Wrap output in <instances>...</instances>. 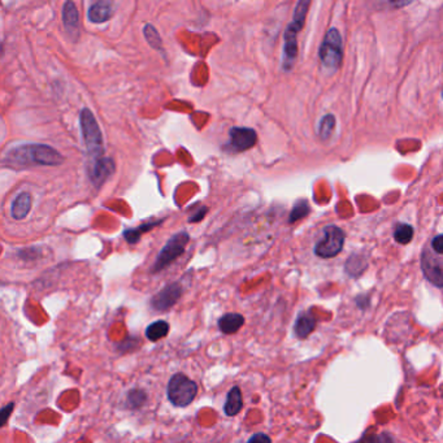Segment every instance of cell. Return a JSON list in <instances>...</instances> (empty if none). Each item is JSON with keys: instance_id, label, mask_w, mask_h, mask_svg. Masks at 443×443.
I'll return each mask as SVG.
<instances>
[{"instance_id": "8", "label": "cell", "mask_w": 443, "mask_h": 443, "mask_svg": "<svg viewBox=\"0 0 443 443\" xmlns=\"http://www.w3.org/2000/svg\"><path fill=\"white\" fill-rule=\"evenodd\" d=\"M421 271L426 280L437 287H443V256L425 249L421 255Z\"/></svg>"}, {"instance_id": "5", "label": "cell", "mask_w": 443, "mask_h": 443, "mask_svg": "<svg viewBox=\"0 0 443 443\" xmlns=\"http://www.w3.org/2000/svg\"><path fill=\"white\" fill-rule=\"evenodd\" d=\"M189 240H190V236L186 231H180L174 234L156 256V260L151 268V273L161 272L164 268L169 267L176 259H178L181 255H183Z\"/></svg>"}, {"instance_id": "27", "label": "cell", "mask_w": 443, "mask_h": 443, "mask_svg": "<svg viewBox=\"0 0 443 443\" xmlns=\"http://www.w3.org/2000/svg\"><path fill=\"white\" fill-rule=\"evenodd\" d=\"M432 250L443 256V234L442 236H437L435 238L432 240Z\"/></svg>"}, {"instance_id": "1", "label": "cell", "mask_w": 443, "mask_h": 443, "mask_svg": "<svg viewBox=\"0 0 443 443\" xmlns=\"http://www.w3.org/2000/svg\"><path fill=\"white\" fill-rule=\"evenodd\" d=\"M6 159L10 160L12 165L26 167V165H50L56 167L63 164L64 158L55 148L47 145H26L13 148Z\"/></svg>"}, {"instance_id": "19", "label": "cell", "mask_w": 443, "mask_h": 443, "mask_svg": "<svg viewBox=\"0 0 443 443\" xmlns=\"http://www.w3.org/2000/svg\"><path fill=\"white\" fill-rule=\"evenodd\" d=\"M169 333V324L167 321H155L151 325H148L146 329V337L151 342L160 341L161 338H164L167 334Z\"/></svg>"}, {"instance_id": "21", "label": "cell", "mask_w": 443, "mask_h": 443, "mask_svg": "<svg viewBox=\"0 0 443 443\" xmlns=\"http://www.w3.org/2000/svg\"><path fill=\"white\" fill-rule=\"evenodd\" d=\"M146 399H147V394H146L143 390L134 389V390H132V391L127 394L126 403H127V407H129V409H139L141 406L145 404Z\"/></svg>"}, {"instance_id": "29", "label": "cell", "mask_w": 443, "mask_h": 443, "mask_svg": "<svg viewBox=\"0 0 443 443\" xmlns=\"http://www.w3.org/2000/svg\"><path fill=\"white\" fill-rule=\"evenodd\" d=\"M442 96H443V91H442Z\"/></svg>"}, {"instance_id": "20", "label": "cell", "mask_w": 443, "mask_h": 443, "mask_svg": "<svg viewBox=\"0 0 443 443\" xmlns=\"http://www.w3.org/2000/svg\"><path fill=\"white\" fill-rule=\"evenodd\" d=\"M143 34H145V38L147 39L148 45H151L154 50L160 51L161 54L164 52L161 37H160L159 32L155 29V26H154L152 23H146V25H145V28H143Z\"/></svg>"}, {"instance_id": "14", "label": "cell", "mask_w": 443, "mask_h": 443, "mask_svg": "<svg viewBox=\"0 0 443 443\" xmlns=\"http://www.w3.org/2000/svg\"><path fill=\"white\" fill-rule=\"evenodd\" d=\"M33 205V198L28 192L19 194L12 202L11 215L14 220H23L29 215Z\"/></svg>"}, {"instance_id": "13", "label": "cell", "mask_w": 443, "mask_h": 443, "mask_svg": "<svg viewBox=\"0 0 443 443\" xmlns=\"http://www.w3.org/2000/svg\"><path fill=\"white\" fill-rule=\"evenodd\" d=\"M63 23L70 34H77L80 29V16L77 6L73 1H65L63 6Z\"/></svg>"}, {"instance_id": "12", "label": "cell", "mask_w": 443, "mask_h": 443, "mask_svg": "<svg viewBox=\"0 0 443 443\" xmlns=\"http://www.w3.org/2000/svg\"><path fill=\"white\" fill-rule=\"evenodd\" d=\"M114 16V4L107 0H99L91 4L87 17L92 23H103Z\"/></svg>"}, {"instance_id": "28", "label": "cell", "mask_w": 443, "mask_h": 443, "mask_svg": "<svg viewBox=\"0 0 443 443\" xmlns=\"http://www.w3.org/2000/svg\"><path fill=\"white\" fill-rule=\"evenodd\" d=\"M13 407H14V404L10 403L8 406H6L4 409H1V425H4L8 420V416L11 415Z\"/></svg>"}, {"instance_id": "11", "label": "cell", "mask_w": 443, "mask_h": 443, "mask_svg": "<svg viewBox=\"0 0 443 443\" xmlns=\"http://www.w3.org/2000/svg\"><path fill=\"white\" fill-rule=\"evenodd\" d=\"M114 163L111 158H103L95 163L87 164V173L90 181L96 187H101L103 183L114 174Z\"/></svg>"}, {"instance_id": "6", "label": "cell", "mask_w": 443, "mask_h": 443, "mask_svg": "<svg viewBox=\"0 0 443 443\" xmlns=\"http://www.w3.org/2000/svg\"><path fill=\"white\" fill-rule=\"evenodd\" d=\"M343 50H342V37L337 29H330L325 35L324 42L320 47V57L325 67L336 69L341 64Z\"/></svg>"}, {"instance_id": "15", "label": "cell", "mask_w": 443, "mask_h": 443, "mask_svg": "<svg viewBox=\"0 0 443 443\" xmlns=\"http://www.w3.org/2000/svg\"><path fill=\"white\" fill-rule=\"evenodd\" d=\"M315 327H316L315 318L309 312H302L296 318V327H294L296 337L300 340L307 338L315 329Z\"/></svg>"}, {"instance_id": "17", "label": "cell", "mask_w": 443, "mask_h": 443, "mask_svg": "<svg viewBox=\"0 0 443 443\" xmlns=\"http://www.w3.org/2000/svg\"><path fill=\"white\" fill-rule=\"evenodd\" d=\"M243 409V398L242 391L238 387H234L227 395V402L224 404V411L227 416H236Z\"/></svg>"}, {"instance_id": "3", "label": "cell", "mask_w": 443, "mask_h": 443, "mask_svg": "<svg viewBox=\"0 0 443 443\" xmlns=\"http://www.w3.org/2000/svg\"><path fill=\"white\" fill-rule=\"evenodd\" d=\"M309 1H299L296 4V11L293 21L287 26L285 33V48H284V67L285 69H290L293 67V61L296 60L298 55V43H296V35L302 30L306 16H307Z\"/></svg>"}, {"instance_id": "2", "label": "cell", "mask_w": 443, "mask_h": 443, "mask_svg": "<svg viewBox=\"0 0 443 443\" xmlns=\"http://www.w3.org/2000/svg\"><path fill=\"white\" fill-rule=\"evenodd\" d=\"M82 139L87 151V164L105 158L103 148V133L94 114L89 108H83L80 114Z\"/></svg>"}, {"instance_id": "4", "label": "cell", "mask_w": 443, "mask_h": 443, "mask_svg": "<svg viewBox=\"0 0 443 443\" xmlns=\"http://www.w3.org/2000/svg\"><path fill=\"white\" fill-rule=\"evenodd\" d=\"M168 399L176 407H186L193 402L198 394V385L187 375L177 373L168 384Z\"/></svg>"}, {"instance_id": "25", "label": "cell", "mask_w": 443, "mask_h": 443, "mask_svg": "<svg viewBox=\"0 0 443 443\" xmlns=\"http://www.w3.org/2000/svg\"><path fill=\"white\" fill-rule=\"evenodd\" d=\"M208 212V208L207 207H202V208H198V211L194 214V215H192L190 216V218H189V223H192V224H194V223H198V221H202L203 218H205V214Z\"/></svg>"}, {"instance_id": "26", "label": "cell", "mask_w": 443, "mask_h": 443, "mask_svg": "<svg viewBox=\"0 0 443 443\" xmlns=\"http://www.w3.org/2000/svg\"><path fill=\"white\" fill-rule=\"evenodd\" d=\"M247 443H272L271 438L264 433H256L251 437Z\"/></svg>"}, {"instance_id": "9", "label": "cell", "mask_w": 443, "mask_h": 443, "mask_svg": "<svg viewBox=\"0 0 443 443\" xmlns=\"http://www.w3.org/2000/svg\"><path fill=\"white\" fill-rule=\"evenodd\" d=\"M230 136V148L236 152H243L255 146L258 141V134L251 127H239L234 126L229 130Z\"/></svg>"}, {"instance_id": "10", "label": "cell", "mask_w": 443, "mask_h": 443, "mask_svg": "<svg viewBox=\"0 0 443 443\" xmlns=\"http://www.w3.org/2000/svg\"><path fill=\"white\" fill-rule=\"evenodd\" d=\"M182 296V286L177 282L165 286L163 290H160L156 296L151 299V307L155 311H167L171 309Z\"/></svg>"}, {"instance_id": "18", "label": "cell", "mask_w": 443, "mask_h": 443, "mask_svg": "<svg viewBox=\"0 0 443 443\" xmlns=\"http://www.w3.org/2000/svg\"><path fill=\"white\" fill-rule=\"evenodd\" d=\"M165 218L161 220H156V221H148L146 224H142L141 227H136V229H127L124 231V238H125L127 243L134 245L136 242H139V239L142 237V234L147 233L150 230H152L154 227H159L164 223Z\"/></svg>"}, {"instance_id": "23", "label": "cell", "mask_w": 443, "mask_h": 443, "mask_svg": "<svg viewBox=\"0 0 443 443\" xmlns=\"http://www.w3.org/2000/svg\"><path fill=\"white\" fill-rule=\"evenodd\" d=\"M308 214H309L308 202H306V200H299V202L294 205V208H293V211H291V214H290V220H289V221L293 224V223H296L298 220L307 216Z\"/></svg>"}, {"instance_id": "24", "label": "cell", "mask_w": 443, "mask_h": 443, "mask_svg": "<svg viewBox=\"0 0 443 443\" xmlns=\"http://www.w3.org/2000/svg\"><path fill=\"white\" fill-rule=\"evenodd\" d=\"M334 125H336V120L331 114H328L322 119V121L320 123V136L322 139L329 138L333 129H334Z\"/></svg>"}, {"instance_id": "22", "label": "cell", "mask_w": 443, "mask_h": 443, "mask_svg": "<svg viewBox=\"0 0 443 443\" xmlns=\"http://www.w3.org/2000/svg\"><path fill=\"white\" fill-rule=\"evenodd\" d=\"M394 238L400 245H407L413 238V227L407 224H399L395 227Z\"/></svg>"}, {"instance_id": "16", "label": "cell", "mask_w": 443, "mask_h": 443, "mask_svg": "<svg viewBox=\"0 0 443 443\" xmlns=\"http://www.w3.org/2000/svg\"><path fill=\"white\" fill-rule=\"evenodd\" d=\"M245 324V318L240 313H227L218 320V328L225 334L237 333Z\"/></svg>"}, {"instance_id": "7", "label": "cell", "mask_w": 443, "mask_h": 443, "mask_svg": "<svg viewBox=\"0 0 443 443\" xmlns=\"http://www.w3.org/2000/svg\"><path fill=\"white\" fill-rule=\"evenodd\" d=\"M344 245V233L341 227H328L324 231V238L315 247V254L322 259L337 256Z\"/></svg>"}]
</instances>
